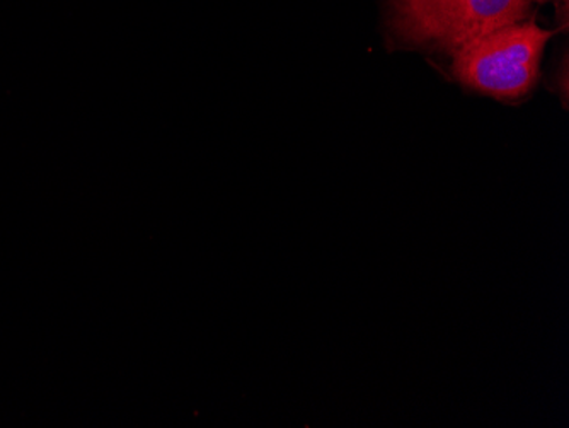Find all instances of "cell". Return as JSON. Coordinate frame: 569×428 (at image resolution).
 Instances as JSON below:
<instances>
[{
	"instance_id": "obj_1",
	"label": "cell",
	"mask_w": 569,
	"mask_h": 428,
	"mask_svg": "<svg viewBox=\"0 0 569 428\" xmlns=\"http://www.w3.org/2000/svg\"><path fill=\"white\" fill-rule=\"evenodd\" d=\"M532 0H389L387 30L406 48L452 53L498 28L523 21Z\"/></svg>"
},
{
	"instance_id": "obj_2",
	"label": "cell",
	"mask_w": 569,
	"mask_h": 428,
	"mask_svg": "<svg viewBox=\"0 0 569 428\" xmlns=\"http://www.w3.org/2000/svg\"><path fill=\"white\" fill-rule=\"evenodd\" d=\"M551 31L532 19L482 34L453 50V78L481 94L503 101L523 98L539 78Z\"/></svg>"
},
{
	"instance_id": "obj_3",
	"label": "cell",
	"mask_w": 569,
	"mask_h": 428,
	"mask_svg": "<svg viewBox=\"0 0 569 428\" xmlns=\"http://www.w3.org/2000/svg\"><path fill=\"white\" fill-rule=\"evenodd\" d=\"M532 2H549V0H532ZM552 2H566V0H552Z\"/></svg>"
}]
</instances>
